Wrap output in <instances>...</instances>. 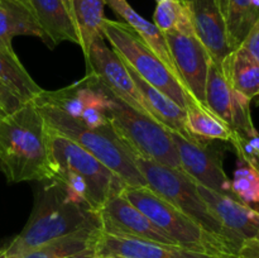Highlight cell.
<instances>
[{"label": "cell", "instance_id": "6da1fadb", "mask_svg": "<svg viewBox=\"0 0 259 258\" xmlns=\"http://www.w3.org/2000/svg\"><path fill=\"white\" fill-rule=\"evenodd\" d=\"M0 171L14 184L55 177L47 125L32 101L0 120Z\"/></svg>", "mask_w": 259, "mask_h": 258}, {"label": "cell", "instance_id": "7a4b0ae2", "mask_svg": "<svg viewBox=\"0 0 259 258\" xmlns=\"http://www.w3.org/2000/svg\"><path fill=\"white\" fill-rule=\"evenodd\" d=\"M93 224H99L96 212L68 201L62 184L53 177L37 194L32 214L22 232L0 252L5 258H19L39 245Z\"/></svg>", "mask_w": 259, "mask_h": 258}, {"label": "cell", "instance_id": "3957f363", "mask_svg": "<svg viewBox=\"0 0 259 258\" xmlns=\"http://www.w3.org/2000/svg\"><path fill=\"white\" fill-rule=\"evenodd\" d=\"M43 116L46 125L53 133L66 137L105 164L128 186L148 187L134 161V154L119 139L110 123L91 129L56 106L32 101Z\"/></svg>", "mask_w": 259, "mask_h": 258}, {"label": "cell", "instance_id": "277c9868", "mask_svg": "<svg viewBox=\"0 0 259 258\" xmlns=\"http://www.w3.org/2000/svg\"><path fill=\"white\" fill-rule=\"evenodd\" d=\"M121 195L177 245L196 252L238 257L239 250L232 243L210 233L149 187L126 186Z\"/></svg>", "mask_w": 259, "mask_h": 258}, {"label": "cell", "instance_id": "5b68a950", "mask_svg": "<svg viewBox=\"0 0 259 258\" xmlns=\"http://www.w3.org/2000/svg\"><path fill=\"white\" fill-rule=\"evenodd\" d=\"M100 82L109 96V105L105 110L106 118L129 151L137 157L182 171L176 146L168 129L132 108L111 93L103 81Z\"/></svg>", "mask_w": 259, "mask_h": 258}, {"label": "cell", "instance_id": "8992f818", "mask_svg": "<svg viewBox=\"0 0 259 258\" xmlns=\"http://www.w3.org/2000/svg\"><path fill=\"white\" fill-rule=\"evenodd\" d=\"M101 32L104 38L111 43L113 51L120 60L146 82L162 91L182 109H186L190 103H196L185 86L126 23L105 18Z\"/></svg>", "mask_w": 259, "mask_h": 258}, {"label": "cell", "instance_id": "52a82bcc", "mask_svg": "<svg viewBox=\"0 0 259 258\" xmlns=\"http://www.w3.org/2000/svg\"><path fill=\"white\" fill-rule=\"evenodd\" d=\"M134 161L149 189L164 197L210 233L232 243L238 250L240 249L242 245L235 242L234 238L223 228L219 220L210 211L209 206L200 195L197 182L185 172L158 162L137 156H134Z\"/></svg>", "mask_w": 259, "mask_h": 258}, {"label": "cell", "instance_id": "ba28073f", "mask_svg": "<svg viewBox=\"0 0 259 258\" xmlns=\"http://www.w3.org/2000/svg\"><path fill=\"white\" fill-rule=\"evenodd\" d=\"M48 136L55 175L62 169H68L82 176L89 185L91 209L94 212L98 211L106 200L121 194L128 186L118 175L75 142L53 133L50 129Z\"/></svg>", "mask_w": 259, "mask_h": 258}, {"label": "cell", "instance_id": "9c48e42d", "mask_svg": "<svg viewBox=\"0 0 259 258\" xmlns=\"http://www.w3.org/2000/svg\"><path fill=\"white\" fill-rule=\"evenodd\" d=\"M181 162L182 172L201 186L222 194L232 195L230 179L223 167V151L215 142L186 139L176 132H171Z\"/></svg>", "mask_w": 259, "mask_h": 258}, {"label": "cell", "instance_id": "30bf717a", "mask_svg": "<svg viewBox=\"0 0 259 258\" xmlns=\"http://www.w3.org/2000/svg\"><path fill=\"white\" fill-rule=\"evenodd\" d=\"M85 58L88 63V73H91L103 81L111 93L115 94L132 108L154 119L137 89L133 78L129 75L126 66L120 57L106 46L105 38L96 37L91 42Z\"/></svg>", "mask_w": 259, "mask_h": 258}, {"label": "cell", "instance_id": "8fae6325", "mask_svg": "<svg viewBox=\"0 0 259 258\" xmlns=\"http://www.w3.org/2000/svg\"><path fill=\"white\" fill-rule=\"evenodd\" d=\"M100 229L108 234L141 238L177 245L166 233L157 228L138 207L121 194L106 200L96 211Z\"/></svg>", "mask_w": 259, "mask_h": 258}, {"label": "cell", "instance_id": "7c38bea8", "mask_svg": "<svg viewBox=\"0 0 259 258\" xmlns=\"http://www.w3.org/2000/svg\"><path fill=\"white\" fill-rule=\"evenodd\" d=\"M185 88L196 103L205 105V83L211 57L195 34H164Z\"/></svg>", "mask_w": 259, "mask_h": 258}, {"label": "cell", "instance_id": "4fadbf2b", "mask_svg": "<svg viewBox=\"0 0 259 258\" xmlns=\"http://www.w3.org/2000/svg\"><path fill=\"white\" fill-rule=\"evenodd\" d=\"M95 253L104 258H238L196 252L181 245L164 244L141 238L108 234L101 229L96 238Z\"/></svg>", "mask_w": 259, "mask_h": 258}, {"label": "cell", "instance_id": "5bb4252c", "mask_svg": "<svg viewBox=\"0 0 259 258\" xmlns=\"http://www.w3.org/2000/svg\"><path fill=\"white\" fill-rule=\"evenodd\" d=\"M200 195L210 211L240 245L244 240L259 238V210L244 204L233 195L222 194L197 184Z\"/></svg>", "mask_w": 259, "mask_h": 258}, {"label": "cell", "instance_id": "9a60e30c", "mask_svg": "<svg viewBox=\"0 0 259 258\" xmlns=\"http://www.w3.org/2000/svg\"><path fill=\"white\" fill-rule=\"evenodd\" d=\"M195 35L212 61L222 63L232 52L219 0H189Z\"/></svg>", "mask_w": 259, "mask_h": 258}, {"label": "cell", "instance_id": "2e32d148", "mask_svg": "<svg viewBox=\"0 0 259 258\" xmlns=\"http://www.w3.org/2000/svg\"><path fill=\"white\" fill-rule=\"evenodd\" d=\"M104 2H105V5H108L119 18H121V22L126 23L129 27L133 28L134 32L144 42V45L151 48L152 52L167 66V68L174 73L175 77L184 85L179 70L176 68L174 58H172L171 51H169L168 45H167L166 37L156 27V24L147 20L139 13H137L126 0H104Z\"/></svg>", "mask_w": 259, "mask_h": 258}, {"label": "cell", "instance_id": "e0dca14e", "mask_svg": "<svg viewBox=\"0 0 259 258\" xmlns=\"http://www.w3.org/2000/svg\"><path fill=\"white\" fill-rule=\"evenodd\" d=\"M29 7L46 42L56 46L68 40L80 45L76 27L63 0H29Z\"/></svg>", "mask_w": 259, "mask_h": 258}, {"label": "cell", "instance_id": "ac0fdd59", "mask_svg": "<svg viewBox=\"0 0 259 258\" xmlns=\"http://www.w3.org/2000/svg\"><path fill=\"white\" fill-rule=\"evenodd\" d=\"M128 68L129 75L133 78L134 83H136L137 89L141 93L142 98H143L144 103H146L147 108L151 111L152 116L166 126L168 131L176 132V133L181 134L186 139H195L189 134L186 129V110L182 109L179 104L175 103L172 99L164 95L162 91L157 90L152 85L143 80L141 76L137 72H134L126 63H124ZM199 141V139H197Z\"/></svg>", "mask_w": 259, "mask_h": 258}, {"label": "cell", "instance_id": "d6986e66", "mask_svg": "<svg viewBox=\"0 0 259 258\" xmlns=\"http://www.w3.org/2000/svg\"><path fill=\"white\" fill-rule=\"evenodd\" d=\"M223 72L232 89L248 100L259 96V63L249 51L239 46L222 62Z\"/></svg>", "mask_w": 259, "mask_h": 258}, {"label": "cell", "instance_id": "ffe728a7", "mask_svg": "<svg viewBox=\"0 0 259 258\" xmlns=\"http://www.w3.org/2000/svg\"><path fill=\"white\" fill-rule=\"evenodd\" d=\"M238 93L232 89L228 82L222 63L210 61L205 83V106L217 114L232 128L233 115L235 110Z\"/></svg>", "mask_w": 259, "mask_h": 258}, {"label": "cell", "instance_id": "44dd1931", "mask_svg": "<svg viewBox=\"0 0 259 258\" xmlns=\"http://www.w3.org/2000/svg\"><path fill=\"white\" fill-rule=\"evenodd\" d=\"M0 81L20 99L28 103L37 98L43 89L28 73L13 48L0 46Z\"/></svg>", "mask_w": 259, "mask_h": 258}, {"label": "cell", "instance_id": "7402d4cb", "mask_svg": "<svg viewBox=\"0 0 259 258\" xmlns=\"http://www.w3.org/2000/svg\"><path fill=\"white\" fill-rule=\"evenodd\" d=\"M185 110L186 129L192 138L202 142L219 141L230 143L234 131L207 106L199 103H190Z\"/></svg>", "mask_w": 259, "mask_h": 258}, {"label": "cell", "instance_id": "603a6c76", "mask_svg": "<svg viewBox=\"0 0 259 258\" xmlns=\"http://www.w3.org/2000/svg\"><path fill=\"white\" fill-rule=\"evenodd\" d=\"M104 0H70V13L76 27L80 47L86 56L91 42L96 37H104L101 32L104 15Z\"/></svg>", "mask_w": 259, "mask_h": 258}, {"label": "cell", "instance_id": "cb8c5ba5", "mask_svg": "<svg viewBox=\"0 0 259 258\" xmlns=\"http://www.w3.org/2000/svg\"><path fill=\"white\" fill-rule=\"evenodd\" d=\"M232 51L242 46L259 18V10L252 0H219Z\"/></svg>", "mask_w": 259, "mask_h": 258}, {"label": "cell", "instance_id": "d4e9b609", "mask_svg": "<svg viewBox=\"0 0 259 258\" xmlns=\"http://www.w3.org/2000/svg\"><path fill=\"white\" fill-rule=\"evenodd\" d=\"M100 233V225L93 224L68 234L66 237L39 245L19 258H65L95 245L96 238Z\"/></svg>", "mask_w": 259, "mask_h": 258}, {"label": "cell", "instance_id": "484cf974", "mask_svg": "<svg viewBox=\"0 0 259 258\" xmlns=\"http://www.w3.org/2000/svg\"><path fill=\"white\" fill-rule=\"evenodd\" d=\"M17 35H33L45 40L32 13L20 5L0 4V46L13 48L12 40Z\"/></svg>", "mask_w": 259, "mask_h": 258}, {"label": "cell", "instance_id": "4316f807", "mask_svg": "<svg viewBox=\"0 0 259 258\" xmlns=\"http://www.w3.org/2000/svg\"><path fill=\"white\" fill-rule=\"evenodd\" d=\"M153 23L163 34L179 32L195 34L189 0H162L157 3Z\"/></svg>", "mask_w": 259, "mask_h": 258}, {"label": "cell", "instance_id": "83f0119b", "mask_svg": "<svg viewBox=\"0 0 259 258\" xmlns=\"http://www.w3.org/2000/svg\"><path fill=\"white\" fill-rule=\"evenodd\" d=\"M232 195L244 204L259 205V167L238 158V167L230 180Z\"/></svg>", "mask_w": 259, "mask_h": 258}, {"label": "cell", "instance_id": "f1b7e54d", "mask_svg": "<svg viewBox=\"0 0 259 258\" xmlns=\"http://www.w3.org/2000/svg\"><path fill=\"white\" fill-rule=\"evenodd\" d=\"M32 101H39V103L56 106L75 119H80L83 109L86 108L82 98L78 94L77 83H73L68 88H63L56 91L43 90Z\"/></svg>", "mask_w": 259, "mask_h": 258}, {"label": "cell", "instance_id": "f546056e", "mask_svg": "<svg viewBox=\"0 0 259 258\" xmlns=\"http://www.w3.org/2000/svg\"><path fill=\"white\" fill-rule=\"evenodd\" d=\"M55 179H57L62 184L68 201L83 205V206H88L89 209H91L89 185L82 176L73 171L62 169L55 175Z\"/></svg>", "mask_w": 259, "mask_h": 258}, {"label": "cell", "instance_id": "4dcf8cb0", "mask_svg": "<svg viewBox=\"0 0 259 258\" xmlns=\"http://www.w3.org/2000/svg\"><path fill=\"white\" fill-rule=\"evenodd\" d=\"M24 103L20 101L18 96H15L4 83L0 81V111L4 115L14 113L15 110L20 108Z\"/></svg>", "mask_w": 259, "mask_h": 258}, {"label": "cell", "instance_id": "1f68e13d", "mask_svg": "<svg viewBox=\"0 0 259 258\" xmlns=\"http://www.w3.org/2000/svg\"><path fill=\"white\" fill-rule=\"evenodd\" d=\"M80 120L82 121V124H85L86 126L91 129L101 128L105 124H108V118H106L105 111L100 110L98 108H94V106H86L83 109Z\"/></svg>", "mask_w": 259, "mask_h": 258}, {"label": "cell", "instance_id": "d6a6232c", "mask_svg": "<svg viewBox=\"0 0 259 258\" xmlns=\"http://www.w3.org/2000/svg\"><path fill=\"white\" fill-rule=\"evenodd\" d=\"M243 47L247 48L250 52V55L255 58V61L259 63V18L257 22L254 23V25L252 27L250 32L248 33V35L245 37V39L242 43ZM255 104L259 105V96L254 99Z\"/></svg>", "mask_w": 259, "mask_h": 258}, {"label": "cell", "instance_id": "836d02e7", "mask_svg": "<svg viewBox=\"0 0 259 258\" xmlns=\"http://www.w3.org/2000/svg\"><path fill=\"white\" fill-rule=\"evenodd\" d=\"M238 258H259V240H244L238 252Z\"/></svg>", "mask_w": 259, "mask_h": 258}, {"label": "cell", "instance_id": "e575fe53", "mask_svg": "<svg viewBox=\"0 0 259 258\" xmlns=\"http://www.w3.org/2000/svg\"><path fill=\"white\" fill-rule=\"evenodd\" d=\"M94 254H95V245L86 248V249L81 250V252L75 253V254L68 255V257H65V258H91Z\"/></svg>", "mask_w": 259, "mask_h": 258}, {"label": "cell", "instance_id": "d590c367", "mask_svg": "<svg viewBox=\"0 0 259 258\" xmlns=\"http://www.w3.org/2000/svg\"><path fill=\"white\" fill-rule=\"evenodd\" d=\"M252 157L253 158L250 159H245V161H250L252 163L257 164V166L259 167V143L255 144L254 147H253V153H252ZM242 159V158H240Z\"/></svg>", "mask_w": 259, "mask_h": 258}, {"label": "cell", "instance_id": "8d00e7d4", "mask_svg": "<svg viewBox=\"0 0 259 258\" xmlns=\"http://www.w3.org/2000/svg\"><path fill=\"white\" fill-rule=\"evenodd\" d=\"M10 2L15 3V4L20 5V7H23L24 9H27L28 12H30V7H29V0H10Z\"/></svg>", "mask_w": 259, "mask_h": 258}, {"label": "cell", "instance_id": "74e56055", "mask_svg": "<svg viewBox=\"0 0 259 258\" xmlns=\"http://www.w3.org/2000/svg\"><path fill=\"white\" fill-rule=\"evenodd\" d=\"M0 4H3V5H10V4H15V3L10 2V0H0ZM15 5H18V4H15Z\"/></svg>", "mask_w": 259, "mask_h": 258}, {"label": "cell", "instance_id": "f35d334b", "mask_svg": "<svg viewBox=\"0 0 259 258\" xmlns=\"http://www.w3.org/2000/svg\"><path fill=\"white\" fill-rule=\"evenodd\" d=\"M63 3H65L66 4V7H67V9H68V12H70V0H63ZM71 14V13H70ZM72 18V17H71Z\"/></svg>", "mask_w": 259, "mask_h": 258}, {"label": "cell", "instance_id": "ab89813d", "mask_svg": "<svg viewBox=\"0 0 259 258\" xmlns=\"http://www.w3.org/2000/svg\"><path fill=\"white\" fill-rule=\"evenodd\" d=\"M91 258H104V257H101V255L96 254V253H95V254H94V255H93V257H91Z\"/></svg>", "mask_w": 259, "mask_h": 258}, {"label": "cell", "instance_id": "60d3db41", "mask_svg": "<svg viewBox=\"0 0 259 258\" xmlns=\"http://www.w3.org/2000/svg\"><path fill=\"white\" fill-rule=\"evenodd\" d=\"M4 116H5V115H4V114H3V113H2V111H0V120H2V119H3V118H4Z\"/></svg>", "mask_w": 259, "mask_h": 258}, {"label": "cell", "instance_id": "b9f144b4", "mask_svg": "<svg viewBox=\"0 0 259 258\" xmlns=\"http://www.w3.org/2000/svg\"><path fill=\"white\" fill-rule=\"evenodd\" d=\"M0 258H5V257H4V254H3L2 252H0Z\"/></svg>", "mask_w": 259, "mask_h": 258}, {"label": "cell", "instance_id": "7bdbcfd3", "mask_svg": "<svg viewBox=\"0 0 259 258\" xmlns=\"http://www.w3.org/2000/svg\"><path fill=\"white\" fill-rule=\"evenodd\" d=\"M156 2H157V3H158V2H162V0H156Z\"/></svg>", "mask_w": 259, "mask_h": 258}, {"label": "cell", "instance_id": "ee69618b", "mask_svg": "<svg viewBox=\"0 0 259 258\" xmlns=\"http://www.w3.org/2000/svg\"><path fill=\"white\" fill-rule=\"evenodd\" d=\"M106 258H115V257H106Z\"/></svg>", "mask_w": 259, "mask_h": 258}, {"label": "cell", "instance_id": "f6af8a7d", "mask_svg": "<svg viewBox=\"0 0 259 258\" xmlns=\"http://www.w3.org/2000/svg\"><path fill=\"white\" fill-rule=\"evenodd\" d=\"M255 239H257V240H259V238H255Z\"/></svg>", "mask_w": 259, "mask_h": 258}]
</instances>
